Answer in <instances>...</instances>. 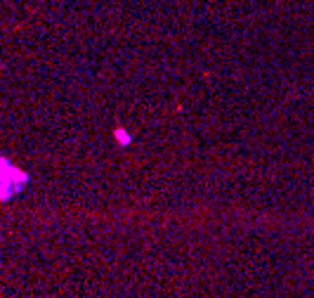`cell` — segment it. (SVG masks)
Returning a JSON list of instances; mask_svg holds the SVG:
<instances>
[{"mask_svg":"<svg viewBox=\"0 0 314 298\" xmlns=\"http://www.w3.org/2000/svg\"><path fill=\"white\" fill-rule=\"evenodd\" d=\"M116 140H118V142H121V145H130L128 133H126V130H123V128H118V130H116Z\"/></svg>","mask_w":314,"mask_h":298,"instance_id":"obj_2","label":"cell"},{"mask_svg":"<svg viewBox=\"0 0 314 298\" xmlns=\"http://www.w3.org/2000/svg\"><path fill=\"white\" fill-rule=\"evenodd\" d=\"M26 182H29V175L24 170L14 168L10 161L0 156V201H7V199L21 194Z\"/></svg>","mask_w":314,"mask_h":298,"instance_id":"obj_1","label":"cell"}]
</instances>
